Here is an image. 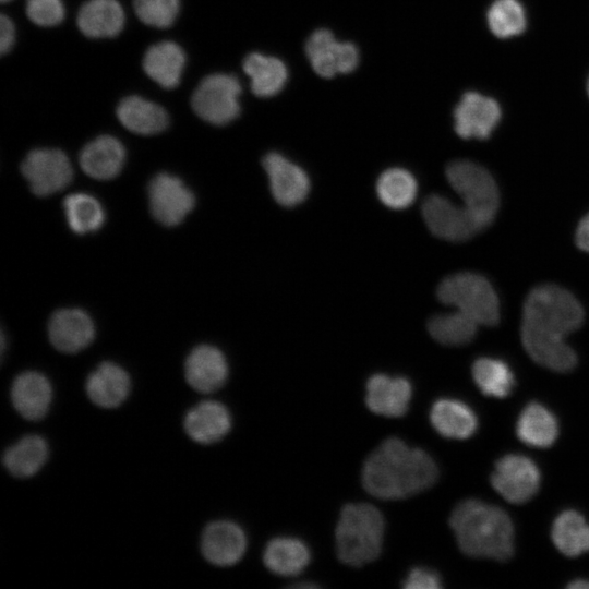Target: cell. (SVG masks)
I'll use <instances>...</instances> for the list:
<instances>
[{
    "label": "cell",
    "mask_w": 589,
    "mask_h": 589,
    "mask_svg": "<svg viewBox=\"0 0 589 589\" xmlns=\"http://www.w3.org/2000/svg\"><path fill=\"white\" fill-rule=\"evenodd\" d=\"M15 40V27L12 20L5 14L0 17V52L5 55L10 51Z\"/></svg>",
    "instance_id": "ab89813d"
},
{
    "label": "cell",
    "mask_w": 589,
    "mask_h": 589,
    "mask_svg": "<svg viewBox=\"0 0 589 589\" xmlns=\"http://www.w3.org/2000/svg\"><path fill=\"white\" fill-rule=\"evenodd\" d=\"M472 377L478 388L490 397H507L515 386V376L508 364L495 358L477 359L472 365Z\"/></svg>",
    "instance_id": "836d02e7"
},
{
    "label": "cell",
    "mask_w": 589,
    "mask_h": 589,
    "mask_svg": "<svg viewBox=\"0 0 589 589\" xmlns=\"http://www.w3.org/2000/svg\"><path fill=\"white\" fill-rule=\"evenodd\" d=\"M263 167L273 197L279 205L291 207L305 200L310 191V180L301 167L277 152L264 156Z\"/></svg>",
    "instance_id": "4fadbf2b"
},
{
    "label": "cell",
    "mask_w": 589,
    "mask_h": 589,
    "mask_svg": "<svg viewBox=\"0 0 589 589\" xmlns=\"http://www.w3.org/2000/svg\"><path fill=\"white\" fill-rule=\"evenodd\" d=\"M418 183L411 172L404 168H389L381 173L376 193L381 202L392 209H404L416 200Z\"/></svg>",
    "instance_id": "1f68e13d"
},
{
    "label": "cell",
    "mask_w": 589,
    "mask_h": 589,
    "mask_svg": "<svg viewBox=\"0 0 589 589\" xmlns=\"http://www.w3.org/2000/svg\"><path fill=\"white\" fill-rule=\"evenodd\" d=\"M125 161L123 144L111 135H100L88 142L80 153L82 170L96 180L117 177Z\"/></svg>",
    "instance_id": "44dd1931"
},
{
    "label": "cell",
    "mask_w": 589,
    "mask_h": 589,
    "mask_svg": "<svg viewBox=\"0 0 589 589\" xmlns=\"http://www.w3.org/2000/svg\"><path fill=\"white\" fill-rule=\"evenodd\" d=\"M133 8L141 22L148 26H171L180 10V0H133Z\"/></svg>",
    "instance_id": "8d00e7d4"
},
{
    "label": "cell",
    "mask_w": 589,
    "mask_h": 589,
    "mask_svg": "<svg viewBox=\"0 0 589 589\" xmlns=\"http://www.w3.org/2000/svg\"><path fill=\"white\" fill-rule=\"evenodd\" d=\"M429 230L440 239L465 241L482 231L471 213L440 194L429 195L421 207Z\"/></svg>",
    "instance_id": "30bf717a"
},
{
    "label": "cell",
    "mask_w": 589,
    "mask_h": 589,
    "mask_svg": "<svg viewBox=\"0 0 589 589\" xmlns=\"http://www.w3.org/2000/svg\"><path fill=\"white\" fill-rule=\"evenodd\" d=\"M385 521L381 512L366 503L347 504L340 513L336 530L338 558L359 567L376 560L383 546Z\"/></svg>",
    "instance_id": "277c9868"
},
{
    "label": "cell",
    "mask_w": 589,
    "mask_h": 589,
    "mask_svg": "<svg viewBox=\"0 0 589 589\" xmlns=\"http://www.w3.org/2000/svg\"><path fill=\"white\" fill-rule=\"evenodd\" d=\"M405 589H440L442 582L438 574L426 567L412 568L402 581Z\"/></svg>",
    "instance_id": "f35d334b"
},
{
    "label": "cell",
    "mask_w": 589,
    "mask_h": 589,
    "mask_svg": "<svg viewBox=\"0 0 589 589\" xmlns=\"http://www.w3.org/2000/svg\"><path fill=\"white\" fill-rule=\"evenodd\" d=\"M47 457V442L39 435L31 434L5 450L3 465L12 476L28 478L40 470Z\"/></svg>",
    "instance_id": "4dcf8cb0"
},
{
    "label": "cell",
    "mask_w": 589,
    "mask_h": 589,
    "mask_svg": "<svg viewBox=\"0 0 589 589\" xmlns=\"http://www.w3.org/2000/svg\"><path fill=\"white\" fill-rule=\"evenodd\" d=\"M247 537L237 524L229 520L211 522L202 534L201 550L207 562L230 566L244 555Z\"/></svg>",
    "instance_id": "e0dca14e"
},
{
    "label": "cell",
    "mask_w": 589,
    "mask_h": 589,
    "mask_svg": "<svg viewBox=\"0 0 589 589\" xmlns=\"http://www.w3.org/2000/svg\"><path fill=\"white\" fill-rule=\"evenodd\" d=\"M11 400L15 410L26 420L43 419L51 405L52 387L48 378L36 371L19 374L11 386Z\"/></svg>",
    "instance_id": "d6986e66"
},
{
    "label": "cell",
    "mask_w": 589,
    "mask_h": 589,
    "mask_svg": "<svg viewBox=\"0 0 589 589\" xmlns=\"http://www.w3.org/2000/svg\"><path fill=\"white\" fill-rule=\"evenodd\" d=\"M551 538L562 554L579 556L589 551V524L579 512L566 509L553 521Z\"/></svg>",
    "instance_id": "f546056e"
},
{
    "label": "cell",
    "mask_w": 589,
    "mask_h": 589,
    "mask_svg": "<svg viewBox=\"0 0 589 589\" xmlns=\"http://www.w3.org/2000/svg\"><path fill=\"white\" fill-rule=\"evenodd\" d=\"M148 201L154 218L168 227L182 223L195 205L193 192L180 178L167 172L151 180Z\"/></svg>",
    "instance_id": "7c38bea8"
},
{
    "label": "cell",
    "mask_w": 589,
    "mask_h": 589,
    "mask_svg": "<svg viewBox=\"0 0 589 589\" xmlns=\"http://www.w3.org/2000/svg\"><path fill=\"white\" fill-rule=\"evenodd\" d=\"M243 71L250 79L252 93L262 98L277 95L288 80L287 67L279 58L260 52L244 58Z\"/></svg>",
    "instance_id": "4316f807"
},
{
    "label": "cell",
    "mask_w": 589,
    "mask_h": 589,
    "mask_svg": "<svg viewBox=\"0 0 589 589\" xmlns=\"http://www.w3.org/2000/svg\"><path fill=\"white\" fill-rule=\"evenodd\" d=\"M183 425L192 441L208 445L227 435L231 428V416L221 402L204 400L187 412Z\"/></svg>",
    "instance_id": "ffe728a7"
},
{
    "label": "cell",
    "mask_w": 589,
    "mask_h": 589,
    "mask_svg": "<svg viewBox=\"0 0 589 589\" xmlns=\"http://www.w3.org/2000/svg\"><path fill=\"white\" fill-rule=\"evenodd\" d=\"M437 298L465 313L479 325L494 326L500 321V301L491 283L482 275L461 272L445 277Z\"/></svg>",
    "instance_id": "5b68a950"
},
{
    "label": "cell",
    "mask_w": 589,
    "mask_h": 589,
    "mask_svg": "<svg viewBox=\"0 0 589 589\" xmlns=\"http://www.w3.org/2000/svg\"><path fill=\"white\" fill-rule=\"evenodd\" d=\"M411 396V384L401 376L374 374L366 383V406L380 416L389 418L404 416L408 411Z\"/></svg>",
    "instance_id": "ac0fdd59"
},
{
    "label": "cell",
    "mask_w": 589,
    "mask_h": 589,
    "mask_svg": "<svg viewBox=\"0 0 589 589\" xmlns=\"http://www.w3.org/2000/svg\"><path fill=\"white\" fill-rule=\"evenodd\" d=\"M430 421L437 433L447 438L465 440L478 428L473 410L458 399L441 398L431 407Z\"/></svg>",
    "instance_id": "d4e9b609"
},
{
    "label": "cell",
    "mask_w": 589,
    "mask_h": 589,
    "mask_svg": "<svg viewBox=\"0 0 589 589\" xmlns=\"http://www.w3.org/2000/svg\"><path fill=\"white\" fill-rule=\"evenodd\" d=\"M567 588L570 589H589L588 579H575L567 585Z\"/></svg>",
    "instance_id": "b9f144b4"
},
{
    "label": "cell",
    "mask_w": 589,
    "mask_h": 589,
    "mask_svg": "<svg viewBox=\"0 0 589 589\" xmlns=\"http://www.w3.org/2000/svg\"><path fill=\"white\" fill-rule=\"evenodd\" d=\"M310 550L304 542L292 537H277L265 546L263 561L274 574L296 576L310 562Z\"/></svg>",
    "instance_id": "f1b7e54d"
},
{
    "label": "cell",
    "mask_w": 589,
    "mask_h": 589,
    "mask_svg": "<svg viewBox=\"0 0 589 589\" xmlns=\"http://www.w3.org/2000/svg\"><path fill=\"white\" fill-rule=\"evenodd\" d=\"M63 211L69 227L77 235L97 231L105 220L99 201L83 192L68 195L63 201Z\"/></svg>",
    "instance_id": "d6a6232c"
},
{
    "label": "cell",
    "mask_w": 589,
    "mask_h": 589,
    "mask_svg": "<svg viewBox=\"0 0 589 589\" xmlns=\"http://www.w3.org/2000/svg\"><path fill=\"white\" fill-rule=\"evenodd\" d=\"M26 14L34 24L51 27L63 21L65 10L62 0H26Z\"/></svg>",
    "instance_id": "74e56055"
},
{
    "label": "cell",
    "mask_w": 589,
    "mask_h": 589,
    "mask_svg": "<svg viewBox=\"0 0 589 589\" xmlns=\"http://www.w3.org/2000/svg\"><path fill=\"white\" fill-rule=\"evenodd\" d=\"M129 374L113 362L100 363L87 377L85 389L88 398L98 407L116 408L129 396Z\"/></svg>",
    "instance_id": "7402d4cb"
},
{
    "label": "cell",
    "mask_w": 589,
    "mask_h": 589,
    "mask_svg": "<svg viewBox=\"0 0 589 589\" xmlns=\"http://www.w3.org/2000/svg\"><path fill=\"white\" fill-rule=\"evenodd\" d=\"M437 476L436 464L428 453L389 437L368 456L361 478L371 495L400 500L429 489Z\"/></svg>",
    "instance_id": "7a4b0ae2"
},
{
    "label": "cell",
    "mask_w": 589,
    "mask_h": 589,
    "mask_svg": "<svg viewBox=\"0 0 589 589\" xmlns=\"http://www.w3.org/2000/svg\"><path fill=\"white\" fill-rule=\"evenodd\" d=\"M449 525L459 549L468 556L507 561L514 553V525L498 506L480 500L460 502Z\"/></svg>",
    "instance_id": "3957f363"
},
{
    "label": "cell",
    "mask_w": 589,
    "mask_h": 589,
    "mask_svg": "<svg viewBox=\"0 0 589 589\" xmlns=\"http://www.w3.org/2000/svg\"><path fill=\"white\" fill-rule=\"evenodd\" d=\"M516 433L522 443L546 448L557 438L558 423L545 406L532 401L521 410L516 423Z\"/></svg>",
    "instance_id": "83f0119b"
},
{
    "label": "cell",
    "mask_w": 589,
    "mask_h": 589,
    "mask_svg": "<svg viewBox=\"0 0 589 589\" xmlns=\"http://www.w3.org/2000/svg\"><path fill=\"white\" fill-rule=\"evenodd\" d=\"M312 69L322 77L352 72L359 63V50L349 41H339L325 28L314 31L305 43Z\"/></svg>",
    "instance_id": "8fae6325"
},
{
    "label": "cell",
    "mask_w": 589,
    "mask_h": 589,
    "mask_svg": "<svg viewBox=\"0 0 589 589\" xmlns=\"http://www.w3.org/2000/svg\"><path fill=\"white\" fill-rule=\"evenodd\" d=\"M188 384L199 393L209 394L219 389L228 377L225 354L215 346L199 345L191 350L184 363Z\"/></svg>",
    "instance_id": "2e32d148"
},
{
    "label": "cell",
    "mask_w": 589,
    "mask_h": 589,
    "mask_svg": "<svg viewBox=\"0 0 589 589\" xmlns=\"http://www.w3.org/2000/svg\"><path fill=\"white\" fill-rule=\"evenodd\" d=\"M241 85L232 74L215 73L205 76L195 88L191 105L204 121L225 125L240 113Z\"/></svg>",
    "instance_id": "52a82bcc"
},
{
    "label": "cell",
    "mask_w": 589,
    "mask_h": 589,
    "mask_svg": "<svg viewBox=\"0 0 589 589\" xmlns=\"http://www.w3.org/2000/svg\"><path fill=\"white\" fill-rule=\"evenodd\" d=\"M9 1H11V0H1L2 3L9 2Z\"/></svg>",
    "instance_id": "ee69618b"
},
{
    "label": "cell",
    "mask_w": 589,
    "mask_h": 589,
    "mask_svg": "<svg viewBox=\"0 0 589 589\" xmlns=\"http://www.w3.org/2000/svg\"><path fill=\"white\" fill-rule=\"evenodd\" d=\"M21 171L32 192L38 196H48L63 190L73 178L68 156L57 148L31 151L22 161Z\"/></svg>",
    "instance_id": "9c48e42d"
},
{
    "label": "cell",
    "mask_w": 589,
    "mask_h": 589,
    "mask_svg": "<svg viewBox=\"0 0 589 589\" xmlns=\"http://www.w3.org/2000/svg\"><path fill=\"white\" fill-rule=\"evenodd\" d=\"M184 64V51L170 40L151 46L143 57V69L147 76L168 89L175 88L180 83Z\"/></svg>",
    "instance_id": "484cf974"
},
{
    "label": "cell",
    "mask_w": 589,
    "mask_h": 589,
    "mask_svg": "<svg viewBox=\"0 0 589 589\" xmlns=\"http://www.w3.org/2000/svg\"><path fill=\"white\" fill-rule=\"evenodd\" d=\"M541 473L532 459L520 454L501 457L491 474L494 490L512 504H524L538 492Z\"/></svg>",
    "instance_id": "ba28073f"
},
{
    "label": "cell",
    "mask_w": 589,
    "mask_h": 589,
    "mask_svg": "<svg viewBox=\"0 0 589 589\" xmlns=\"http://www.w3.org/2000/svg\"><path fill=\"white\" fill-rule=\"evenodd\" d=\"M478 326L479 324L476 321L456 310L431 317L428 323V330L442 345L462 346L474 338Z\"/></svg>",
    "instance_id": "e575fe53"
},
{
    "label": "cell",
    "mask_w": 589,
    "mask_h": 589,
    "mask_svg": "<svg viewBox=\"0 0 589 589\" xmlns=\"http://www.w3.org/2000/svg\"><path fill=\"white\" fill-rule=\"evenodd\" d=\"M48 337L58 351L76 353L91 345L95 337V326L83 310L60 309L49 320Z\"/></svg>",
    "instance_id": "9a60e30c"
},
{
    "label": "cell",
    "mask_w": 589,
    "mask_h": 589,
    "mask_svg": "<svg viewBox=\"0 0 589 589\" xmlns=\"http://www.w3.org/2000/svg\"><path fill=\"white\" fill-rule=\"evenodd\" d=\"M585 313L568 290L552 284L534 287L527 296L520 337L530 358L555 372H569L577 356L565 337L578 329Z\"/></svg>",
    "instance_id": "6da1fadb"
},
{
    "label": "cell",
    "mask_w": 589,
    "mask_h": 589,
    "mask_svg": "<svg viewBox=\"0 0 589 589\" xmlns=\"http://www.w3.org/2000/svg\"><path fill=\"white\" fill-rule=\"evenodd\" d=\"M445 175L480 228H488L500 205L498 189L491 173L474 161L455 160L447 165Z\"/></svg>",
    "instance_id": "8992f818"
},
{
    "label": "cell",
    "mask_w": 589,
    "mask_h": 589,
    "mask_svg": "<svg viewBox=\"0 0 589 589\" xmlns=\"http://www.w3.org/2000/svg\"><path fill=\"white\" fill-rule=\"evenodd\" d=\"M526 23V13L518 0H495L488 11L489 27L500 38L521 34Z\"/></svg>",
    "instance_id": "d590c367"
},
{
    "label": "cell",
    "mask_w": 589,
    "mask_h": 589,
    "mask_svg": "<svg viewBox=\"0 0 589 589\" xmlns=\"http://www.w3.org/2000/svg\"><path fill=\"white\" fill-rule=\"evenodd\" d=\"M576 243L580 250L589 252V214L580 220L577 227Z\"/></svg>",
    "instance_id": "60d3db41"
},
{
    "label": "cell",
    "mask_w": 589,
    "mask_h": 589,
    "mask_svg": "<svg viewBox=\"0 0 589 589\" xmlns=\"http://www.w3.org/2000/svg\"><path fill=\"white\" fill-rule=\"evenodd\" d=\"M124 11L117 0H87L80 8L76 25L89 38H110L123 28Z\"/></svg>",
    "instance_id": "603a6c76"
},
{
    "label": "cell",
    "mask_w": 589,
    "mask_h": 589,
    "mask_svg": "<svg viewBox=\"0 0 589 589\" xmlns=\"http://www.w3.org/2000/svg\"><path fill=\"white\" fill-rule=\"evenodd\" d=\"M501 119L498 104L477 92L465 93L454 110V127L462 139L485 140Z\"/></svg>",
    "instance_id": "5bb4252c"
},
{
    "label": "cell",
    "mask_w": 589,
    "mask_h": 589,
    "mask_svg": "<svg viewBox=\"0 0 589 589\" xmlns=\"http://www.w3.org/2000/svg\"><path fill=\"white\" fill-rule=\"evenodd\" d=\"M116 113L125 129L139 135L160 133L169 122L161 106L135 95L123 98L117 106Z\"/></svg>",
    "instance_id": "cb8c5ba5"
},
{
    "label": "cell",
    "mask_w": 589,
    "mask_h": 589,
    "mask_svg": "<svg viewBox=\"0 0 589 589\" xmlns=\"http://www.w3.org/2000/svg\"><path fill=\"white\" fill-rule=\"evenodd\" d=\"M587 91H588V95H589V79H588V83H587Z\"/></svg>",
    "instance_id": "7bdbcfd3"
}]
</instances>
